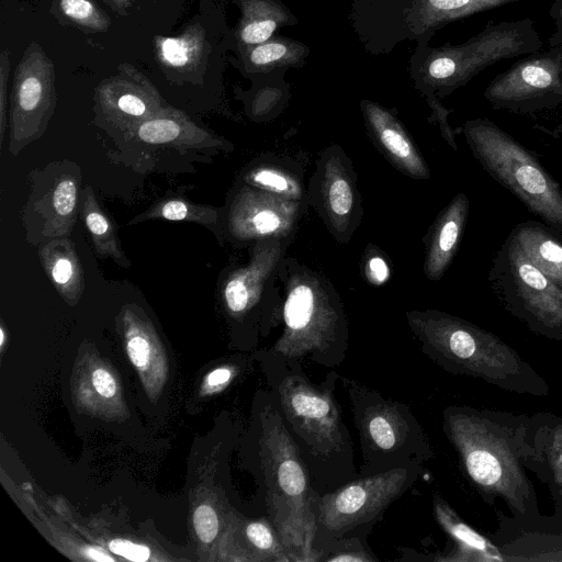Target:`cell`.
<instances>
[{"instance_id":"9a60e30c","label":"cell","mask_w":562,"mask_h":562,"mask_svg":"<svg viewBox=\"0 0 562 562\" xmlns=\"http://www.w3.org/2000/svg\"><path fill=\"white\" fill-rule=\"evenodd\" d=\"M296 209L290 199L274 193L244 188L232 202L228 228L239 240L284 234L294 223Z\"/></svg>"},{"instance_id":"d6a6232c","label":"cell","mask_w":562,"mask_h":562,"mask_svg":"<svg viewBox=\"0 0 562 562\" xmlns=\"http://www.w3.org/2000/svg\"><path fill=\"white\" fill-rule=\"evenodd\" d=\"M324 194L330 215L338 221H345L353 209L355 195L347 176L339 166L328 164L326 171Z\"/></svg>"},{"instance_id":"b9f144b4","label":"cell","mask_w":562,"mask_h":562,"mask_svg":"<svg viewBox=\"0 0 562 562\" xmlns=\"http://www.w3.org/2000/svg\"><path fill=\"white\" fill-rule=\"evenodd\" d=\"M550 16L555 26V32L549 40L550 47L562 46V0H555L550 9Z\"/></svg>"},{"instance_id":"8992f818","label":"cell","mask_w":562,"mask_h":562,"mask_svg":"<svg viewBox=\"0 0 562 562\" xmlns=\"http://www.w3.org/2000/svg\"><path fill=\"white\" fill-rule=\"evenodd\" d=\"M542 41L529 18L488 23L463 44L426 48L416 71L417 81L428 93H449L469 82L486 67L504 59L537 53Z\"/></svg>"},{"instance_id":"ba28073f","label":"cell","mask_w":562,"mask_h":562,"mask_svg":"<svg viewBox=\"0 0 562 562\" xmlns=\"http://www.w3.org/2000/svg\"><path fill=\"white\" fill-rule=\"evenodd\" d=\"M464 133L485 169L533 213L562 231V192L539 162L488 120L468 122Z\"/></svg>"},{"instance_id":"3957f363","label":"cell","mask_w":562,"mask_h":562,"mask_svg":"<svg viewBox=\"0 0 562 562\" xmlns=\"http://www.w3.org/2000/svg\"><path fill=\"white\" fill-rule=\"evenodd\" d=\"M255 414L267 517L277 529L291 562H313L321 493L270 391H259Z\"/></svg>"},{"instance_id":"4316f807","label":"cell","mask_w":562,"mask_h":562,"mask_svg":"<svg viewBox=\"0 0 562 562\" xmlns=\"http://www.w3.org/2000/svg\"><path fill=\"white\" fill-rule=\"evenodd\" d=\"M205 30L198 23L179 36H156L155 50L159 64L168 69L190 71L198 68L206 54Z\"/></svg>"},{"instance_id":"2e32d148","label":"cell","mask_w":562,"mask_h":562,"mask_svg":"<svg viewBox=\"0 0 562 562\" xmlns=\"http://www.w3.org/2000/svg\"><path fill=\"white\" fill-rule=\"evenodd\" d=\"M125 145L143 149H172L183 153L218 144L206 130L198 126L184 112L165 105L151 117L122 134Z\"/></svg>"},{"instance_id":"ac0fdd59","label":"cell","mask_w":562,"mask_h":562,"mask_svg":"<svg viewBox=\"0 0 562 562\" xmlns=\"http://www.w3.org/2000/svg\"><path fill=\"white\" fill-rule=\"evenodd\" d=\"M361 108L375 140L392 162L413 178H428L427 166L396 117L383 106L368 100L361 102Z\"/></svg>"},{"instance_id":"603a6c76","label":"cell","mask_w":562,"mask_h":562,"mask_svg":"<svg viewBox=\"0 0 562 562\" xmlns=\"http://www.w3.org/2000/svg\"><path fill=\"white\" fill-rule=\"evenodd\" d=\"M468 210V198L460 193L438 217L425 260V273L429 279L438 280L448 268L462 236Z\"/></svg>"},{"instance_id":"ffe728a7","label":"cell","mask_w":562,"mask_h":562,"mask_svg":"<svg viewBox=\"0 0 562 562\" xmlns=\"http://www.w3.org/2000/svg\"><path fill=\"white\" fill-rule=\"evenodd\" d=\"M531 454L527 470L532 471L549 490L562 486V416L538 412L529 418Z\"/></svg>"},{"instance_id":"e575fe53","label":"cell","mask_w":562,"mask_h":562,"mask_svg":"<svg viewBox=\"0 0 562 562\" xmlns=\"http://www.w3.org/2000/svg\"><path fill=\"white\" fill-rule=\"evenodd\" d=\"M246 181L251 186L274 193L286 199H299L301 188L286 172L271 168L260 167L251 170Z\"/></svg>"},{"instance_id":"7402d4cb","label":"cell","mask_w":562,"mask_h":562,"mask_svg":"<svg viewBox=\"0 0 562 562\" xmlns=\"http://www.w3.org/2000/svg\"><path fill=\"white\" fill-rule=\"evenodd\" d=\"M519 0H412L406 22L416 35L431 33L472 14L493 10Z\"/></svg>"},{"instance_id":"83f0119b","label":"cell","mask_w":562,"mask_h":562,"mask_svg":"<svg viewBox=\"0 0 562 562\" xmlns=\"http://www.w3.org/2000/svg\"><path fill=\"white\" fill-rule=\"evenodd\" d=\"M81 215L90 233L95 254L100 258H110L120 267L130 268L131 262L125 256L116 228L103 212L90 186L81 193Z\"/></svg>"},{"instance_id":"44dd1931","label":"cell","mask_w":562,"mask_h":562,"mask_svg":"<svg viewBox=\"0 0 562 562\" xmlns=\"http://www.w3.org/2000/svg\"><path fill=\"white\" fill-rule=\"evenodd\" d=\"M278 254L277 246L257 247L249 265L227 277L223 285V299L229 313L240 316L257 304L262 285L278 260Z\"/></svg>"},{"instance_id":"ee69618b","label":"cell","mask_w":562,"mask_h":562,"mask_svg":"<svg viewBox=\"0 0 562 562\" xmlns=\"http://www.w3.org/2000/svg\"><path fill=\"white\" fill-rule=\"evenodd\" d=\"M105 3L117 14L127 15L135 0H104Z\"/></svg>"},{"instance_id":"f6af8a7d","label":"cell","mask_w":562,"mask_h":562,"mask_svg":"<svg viewBox=\"0 0 562 562\" xmlns=\"http://www.w3.org/2000/svg\"><path fill=\"white\" fill-rule=\"evenodd\" d=\"M87 555L95 561H113V558L106 555L103 551L95 548H89L87 550Z\"/></svg>"},{"instance_id":"74e56055","label":"cell","mask_w":562,"mask_h":562,"mask_svg":"<svg viewBox=\"0 0 562 562\" xmlns=\"http://www.w3.org/2000/svg\"><path fill=\"white\" fill-rule=\"evenodd\" d=\"M10 70V55L7 49H2L0 61V144L3 142L7 124V87Z\"/></svg>"},{"instance_id":"1f68e13d","label":"cell","mask_w":562,"mask_h":562,"mask_svg":"<svg viewBox=\"0 0 562 562\" xmlns=\"http://www.w3.org/2000/svg\"><path fill=\"white\" fill-rule=\"evenodd\" d=\"M244 532L255 560L291 562L277 529L268 517L249 520L245 525Z\"/></svg>"},{"instance_id":"277c9868","label":"cell","mask_w":562,"mask_h":562,"mask_svg":"<svg viewBox=\"0 0 562 562\" xmlns=\"http://www.w3.org/2000/svg\"><path fill=\"white\" fill-rule=\"evenodd\" d=\"M406 318L422 352L443 371L521 395L550 393L546 379L494 334L439 311H412Z\"/></svg>"},{"instance_id":"bcb514c9","label":"cell","mask_w":562,"mask_h":562,"mask_svg":"<svg viewBox=\"0 0 562 562\" xmlns=\"http://www.w3.org/2000/svg\"><path fill=\"white\" fill-rule=\"evenodd\" d=\"M554 503L559 504L562 508V486L550 490Z\"/></svg>"},{"instance_id":"60d3db41","label":"cell","mask_w":562,"mask_h":562,"mask_svg":"<svg viewBox=\"0 0 562 562\" xmlns=\"http://www.w3.org/2000/svg\"><path fill=\"white\" fill-rule=\"evenodd\" d=\"M92 383L95 391L104 397L115 394L116 386L112 375L104 369H97L92 374Z\"/></svg>"},{"instance_id":"8fae6325","label":"cell","mask_w":562,"mask_h":562,"mask_svg":"<svg viewBox=\"0 0 562 562\" xmlns=\"http://www.w3.org/2000/svg\"><path fill=\"white\" fill-rule=\"evenodd\" d=\"M80 182V168L72 161L54 162L33 180L23 213L30 241H48L71 233L78 214Z\"/></svg>"},{"instance_id":"f546056e","label":"cell","mask_w":562,"mask_h":562,"mask_svg":"<svg viewBox=\"0 0 562 562\" xmlns=\"http://www.w3.org/2000/svg\"><path fill=\"white\" fill-rule=\"evenodd\" d=\"M370 532L358 531L340 537L316 532L313 543V562H376L368 546Z\"/></svg>"},{"instance_id":"5bb4252c","label":"cell","mask_w":562,"mask_h":562,"mask_svg":"<svg viewBox=\"0 0 562 562\" xmlns=\"http://www.w3.org/2000/svg\"><path fill=\"white\" fill-rule=\"evenodd\" d=\"M509 265L521 314L531 328L555 340L562 339V288L533 265L516 245Z\"/></svg>"},{"instance_id":"ab89813d","label":"cell","mask_w":562,"mask_h":562,"mask_svg":"<svg viewBox=\"0 0 562 562\" xmlns=\"http://www.w3.org/2000/svg\"><path fill=\"white\" fill-rule=\"evenodd\" d=\"M367 276L371 283L383 284L390 277V270L383 258L371 257L367 263Z\"/></svg>"},{"instance_id":"484cf974","label":"cell","mask_w":562,"mask_h":562,"mask_svg":"<svg viewBox=\"0 0 562 562\" xmlns=\"http://www.w3.org/2000/svg\"><path fill=\"white\" fill-rule=\"evenodd\" d=\"M308 53V47L302 42L273 36L263 43L241 49V57L247 71L267 74L277 69L301 67L305 64Z\"/></svg>"},{"instance_id":"e0dca14e","label":"cell","mask_w":562,"mask_h":562,"mask_svg":"<svg viewBox=\"0 0 562 562\" xmlns=\"http://www.w3.org/2000/svg\"><path fill=\"white\" fill-rule=\"evenodd\" d=\"M431 505L435 520L449 539L447 549L434 555L432 561L506 562L503 551L490 536L467 524L442 496L434 493Z\"/></svg>"},{"instance_id":"d4e9b609","label":"cell","mask_w":562,"mask_h":562,"mask_svg":"<svg viewBox=\"0 0 562 562\" xmlns=\"http://www.w3.org/2000/svg\"><path fill=\"white\" fill-rule=\"evenodd\" d=\"M42 266L58 293L76 302L85 289L83 271L72 240L54 238L38 249Z\"/></svg>"},{"instance_id":"d590c367","label":"cell","mask_w":562,"mask_h":562,"mask_svg":"<svg viewBox=\"0 0 562 562\" xmlns=\"http://www.w3.org/2000/svg\"><path fill=\"white\" fill-rule=\"evenodd\" d=\"M193 524L199 539L211 543L217 536L220 521L215 510L209 505L199 506L193 515Z\"/></svg>"},{"instance_id":"7c38bea8","label":"cell","mask_w":562,"mask_h":562,"mask_svg":"<svg viewBox=\"0 0 562 562\" xmlns=\"http://www.w3.org/2000/svg\"><path fill=\"white\" fill-rule=\"evenodd\" d=\"M484 97L494 106L508 109L562 101V46L518 60L488 83Z\"/></svg>"},{"instance_id":"4dcf8cb0","label":"cell","mask_w":562,"mask_h":562,"mask_svg":"<svg viewBox=\"0 0 562 562\" xmlns=\"http://www.w3.org/2000/svg\"><path fill=\"white\" fill-rule=\"evenodd\" d=\"M155 218L192 222L211 228L218 221V210L210 205L194 204L179 198L165 199L137 215L130 223L136 224Z\"/></svg>"},{"instance_id":"836d02e7","label":"cell","mask_w":562,"mask_h":562,"mask_svg":"<svg viewBox=\"0 0 562 562\" xmlns=\"http://www.w3.org/2000/svg\"><path fill=\"white\" fill-rule=\"evenodd\" d=\"M61 15L77 27L90 32H105L111 25L109 15L92 0H58Z\"/></svg>"},{"instance_id":"30bf717a","label":"cell","mask_w":562,"mask_h":562,"mask_svg":"<svg viewBox=\"0 0 562 562\" xmlns=\"http://www.w3.org/2000/svg\"><path fill=\"white\" fill-rule=\"evenodd\" d=\"M56 106L55 67L37 42L23 53L13 76L9 151L18 155L45 132Z\"/></svg>"},{"instance_id":"6da1fadb","label":"cell","mask_w":562,"mask_h":562,"mask_svg":"<svg viewBox=\"0 0 562 562\" xmlns=\"http://www.w3.org/2000/svg\"><path fill=\"white\" fill-rule=\"evenodd\" d=\"M441 417L442 431L460 469L484 503L494 506L496 499L503 501L524 529L562 531L561 506L554 503V516H543L526 472L531 454L529 415L449 405Z\"/></svg>"},{"instance_id":"f35d334b","label":"cell","mask_w":562,"mask_h":562,"mask_svg":"<svg viewBox=\"0 0 562 562\" xmlns=\"http://www.w3.org/2000/svg\"><path fill=\"white\" fill-rule=\"evenodd\" d=\"M109 547L112 552L135 562H144L150 555L147 547L127 540L115 539L110 542Z\"/></svg>"},{"instance_id":"52a82bcc","label":"cell","mask_w":562,"mask_h":562,"mask_svg":"<svg viewBox=\"0 0 562 562\" xmlns=\"http://www.w3.org/2000/svg\"><path fill=\"white\" fill-rule=\"evenodd\" d=\"M283 330L271 348L285 358L307 359L328 370L340 366L348 351V325L344 313L325 290L311 279L289 286L282 308Z\"/></svg>"},{"instance_id":"7a4b0ae2","label":"cell","mask_w":562,"mask_h":562,"mask_svg":"<svg viewBox=\"0 0 562 562\" xmlns=\"http://www.w3.org/2000/svg\"><path fill=\"white\" fill-rule=\"evenodd\" d=\"M256 359L316 490L325 493L357 479L353 443L335 396L340 374L331 369L321 383H314L296 359L270 349L258 352Z\"/></svg>"},{"instance_id":"cb8c5ba5","label":"cell","mask_w":562,"mask_h":562,"mask_svg":"<svg viewBox=\"0 0 562 562\" xmlns=\"http://www.w3.org/2000/svg\"><path fill=\"white\" fill-rule=\"evenodd\" d=\"M241 16L236 38L241 49L268 41L285 26L297 23L296 18L280 0H236Z\"/></svg>"},{"instance_id":"9c48e42d","label":"cell","mask_w":562,"mask_h":562,"mask_svg":"<svg viewBox=\"0 0 562 562\" xmlns=\"http://www.w3.org/2000/svg\"><path fill=\"white\" fill-rule=\"evenodd\" d=\"M425 472L423 465L397 468L353 479L321 493L316 532L333 537L371 532L387 507L406 493Z\"/></svg>"},{"instance_id":"7bdbcfd3","label":"cell","mask_w":562,"mask_h":562,"mask_svg":"<svg viewBox=\"0 0 562 562\" xmlns=\"http://www.w3.org/2000/svg\"><path fill=\"white\" fill-rule=\"evenodd\" d=\"M233 375V371L228 368H220L210 373L207 383L211 386L222 385L227 383Z\"/></svg>"},{"instance_id":"4fadbf2b","label":"cell","mask_w":562,"mask_h":562,"mask_svg":"<svg viewBox=\"0 0 562 562\" xmlns=\"http://www.w3.org/2000/svg\"><path fill=\"white\" fill-rule=\"evenodd\" d=\"M165 105L151 81L128 63L120 64L116 74L104 78L94 90L95 116L121 134Z\"/></svg>"},{"instance_id":"f1b7e54d","label":"cell","mask_w":562,"mask_h":562,"mask_svg":"<svg viewBox=\"0 0 562 562\" xmlns=\"http://www.w3.org/2000/svg\"><path fill=\"white\" fill-rule=\"evenodd\" d=\"M515 239L529 260L562 288V243L532 226L521 227Z\"/></svg>"},{"instance_id":"5b68a950","label":"cell","mask_w":562,"mask_h":562,"mask_svg":"<svg viewBox=\"0 0 562 562\" xmlns=\"http://www.w3.org/2000/svg\"><path fill=\"white\" fill-rule=\"evenodd\" d=\"M359 437V476L412 465L434 458L429 437L409 405L385 397L357 380L339 375Z\"/></svg>"},{"instance_id":"8d00e7d4","label":"cell","mask_w":562,"mask_h":562,"mask_svg":"<svg viewBox=\"0 0 562 562\" xmlns=\"http://www.w3.org/2000/svg\"><path fill=\"white\" fill-rule=\"evenodd\" d=\"M131 337L127 340V353L132 363L137 368H143L148 362L150 355V345L138 330L131 328Z\"/></svg>"},{"instance_id":"d6986e66","label":"cell","mask_w":562,"mask_h":562,"mask_svg":"<svg viewBox=\"0 0 562 562\" xmlns=\"http://www.w3.org/2000/svg\"><path fill=\"white\" fill-rule=\"evenodd\" d=\"M495 512L499 526L490 538L503 551L506 562H562V531L524 529L503 512Z\"/></svg>"},{"instance_id":"7dc6e473","label":"cell","mask_w":562,"mask_h":562,"mask_svg":"<svg viewBox=\"0 0 562 562\" xmlns=\"http://www.w3.org/2000/svg\"><path fill=\"white\" fill-rule=\"evenodd\" d=\"M0 334H1V345H3V342H4V331H3L2 328L0 330Z\"/></svg>"}]
</instances>
